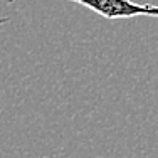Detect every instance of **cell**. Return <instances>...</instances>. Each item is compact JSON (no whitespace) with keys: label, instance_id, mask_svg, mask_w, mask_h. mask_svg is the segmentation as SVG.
Returning a JSON list of instances; mask_svg holds the SVG:
<instances>
[{"label":"cell","instance_id":"obj_1","mask_svg":"<svg viewBox=\"0 0 158 158\" xmlns=\"http://www.w3.org/2000/svg\"><path fill=\"white\" fill-rule=\"evenodd\" d=\"M14 3V0H9ZM77 2L79 5L93 10L98 15L104 19H130V17H138V15H148V17H156L158 9L150 3H136L131 0H73ZM7 19L0 17V25L5 24Z\"/></svg>","mask_w":158,"mask_h":158}]
</instances>
